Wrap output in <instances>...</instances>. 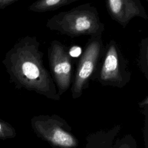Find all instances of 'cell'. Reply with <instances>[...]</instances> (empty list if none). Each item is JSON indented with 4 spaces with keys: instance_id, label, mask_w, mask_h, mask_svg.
I'll list each match as a JSON object with an SVG mask.
<instances>
[{
    "instance_id": "6da1fadb",
    "label": "cell",
    "mask_w": 148,
    "mask_h": 148,
    "mask_svg": "<svg viewBox=\"0 0 148 148\" xmlns=\"http://www.w3.org/2000/svg\"><path fill=\"white\" fill-rule=\"evenodd\" d=\"M17 60L16 83L18 87L35 91L50 99L59 101L56 84L43 64V53L35 36H27L20 43Z\"/></svg>"
},
{
    "instance_id": "8992f818",
    "label": "cell",
    "mask_w": 148,
    "mask_h": 148,
    "mask_svg": "<svg viewBox=\"0 0 148 148\" xmlns=\"http://www.w3.org/2000/svg\"><path fill=\"white\" fill-rule=\"evenodd\" d=\"M47 56L50 73L61 97L71 86L73 76L72 58L68 54V47L53 40L48 47Z\"/></svg>"
},
{
    "instance_id": "7a4b0ae2",
    "label": "cell",
    "mask_w": 148,
    "mask_h": 148,
    "mask_svg": "<svg viewBox=\"0 0 148 148\" xmlns=\"http://www.w3.org/2000/svg\"><path fill=\"white\" fill-rule=\"evenodd\" d=\"M46 27L71 38L83 35L94 36L102 34L105 25L98 11L91 3L79 5L69 10L61 12L47 20Z\"/></svg>"
},
{
    "instance_id": "9c48e42d",
    "label": "cell",
    "mask_w": 148,
    "mask_h": 148,
    "mask_svg": "<svg viewBox=\"0 0 148 148\" xmlns=\"http://www.w3.org/2000/svg\"><path fill=\"white\" fill-rule=\"evenodd\" d=\"M79 0H37L29 6L32 12L44 13L52 12Z\"/></svg>"
},
{
    "instance_id": "ba28073f",
    "label": "cell",
    "mask_w": 148,
    "mask_h": 148,
    "mask_svg": "<svg viewBox=\"0 0 148 148\" xmlns=\"http://www.w3.org/2000/svg\"><path fill=\"white\" fill-rule=\"evenodd\" d=\"M121 129V125L117 124L108 130L90 133L86 136V143L83 148H110Z\"/></svg>"
},
{
    "instance_id": "3957f363",
    "label": "cell",
    "mask_w": 148,
    "mask_h": 148,
    "mask_svg": "<svg viewBox=\"0 0 148 148\" xmlns=\"http://www.w3.org/2000/svg\"><path fill=\"white\" fill-rule=\"evenodd\" d=\"M131 75L128 60L120 45L114 39L109 40L104 46L101 60L91 80L102 86L122 88L130 82Z\"/></svg>"
},
{
    "instance_id": "30bf717a",
    "label": "cell",
    "mask_w": 148,
    "mask_h": 148,
    "mask_svg": "<svg viewBox=\"0 0 148 148\" xmlns=\"http://www.w3.org/2000/svg\"><path fill=\"white\" fill-rule=\"evenodd\" d=\"M136 64L140 71L148 80V38H142L139 43Z\"/></svg>"
},
{
    "instance_id": "8fae6325",
    "label": "cell",
    "mask_w": 148,
    "mask_h": 148,
    "mask_svg": "<svg viewBox=\"0 0 148 148\" xmlns=\"http://www.w3.org/2000/svg\"><path fill=\"white\" fill-rule=\"evenodd\" d=\"M138 106L144 116L143 136L145 148H148V96L138 102Z\"/></svg>"
},
{
    "instance_id": "277c9868",
    "label": "cell",
    "mask_w": 148,
    "mask_h": 148,
    "mask_svg": "<svg viewBox=\"0 0 148 148\" xmlns=\"http://www.w3.org/2000/svg\"><path fill=\"white\" fill-rule=\"evenodd\" d=\"M34 134L53 148H76L79 141L68 122L57 114H40L31 119Z\"/></svg>"
},
{
    "instance_id": "7c38bea8",
    "label": "cell",
    "mask_w": 148,
    "mask_h": 148,
    "mask_svg": "<svg viewBox=\"0 0 148 148\" xmlns=\"http://www.w3.org/2000/svg\"><path fill=\"white\" fill-rule=\"evenodd\" d=\"M110 148H138V146L134 137L128 134L116 139Z\"/></svg>"
},
{
    "instance_id": "52a82bcc",
    "label": "cell",
    "mask_w": 148,
    "mask_h": 148,
    "mask_svg": "<svg viewBox=\"0 0 148 148\" xmlns=\"http://www.w3.org/2000/svg\"><path fill=\"white\" fill-rule=\"evenodd\" d=\"M106 8L110 18L123 28L134 17L148 20V15L140 0H105Z\"/></svg>"
},
{
    "instance_id": "5bb4252c",
    "label": "cell",
    "mask_w": 148,
    "mask_h": 148,
    "mask_svg": "<svg viewBox=\"0 0 148 148\" xmlns=\"http://www.w3.org/2000/svg\"><path fill=\"white\" fill-rule=\"evenodd\" d=\"M82 49L78 46H72L71 47H68V54L73 58H77L80 56L82 53Z\"/></svg>"
},
{
    "instance_id": "5b68a950",
    "label": "cell",
    "mask_w": 148,
    "mask_h": 148,
    "mask_svg": "<svg viewBox=\"0 0 148 148\" xmlns=\"http://www.w3.org/2000/svg\"><path fill=\"white\" fill-rule=\"evenodd\" d=\"M102 36H90L79 57L71 86L72 97L75 99L80 98L83 91L88 88L97 69L104 47Z\"/></svg>"
},
{
    "instance_id": "4fadbf2b",
    "label": "cell",
    "mask_w": 148,
    "mask_h": 148,
    "mask_svg": "<svg viewBox=\"0 0 148 148\" xmlns=\"http://www.w3.org/2000/svg\"><path fill=\"white\" fill-rule=\"evenodd\" d=\"M16 136L15 128L8 122L0 119V139H13Z\"/></svg>"
},
{
    "instance_id": "9a60e30c",
    "label": "cell",
    "mask_w": 148,
    "mask_h": 148,
    "mask_svg": "<svg viewBox=\"0 0 148 148\" xmlns=\"http://www.w3.org/2000/svg\"><path fill=\"white\" fill-rule=\"evenodd\" d=\"M146 1L147 2H148V0H146Z\"/></svg>"
}]
</instances>
